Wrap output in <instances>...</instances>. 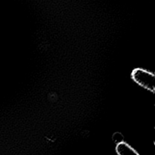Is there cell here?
Segmentation results:
<instances>
[{"mask_svg": "<svg viewBox=\"0 0 155 155\" xmlns=\"http://www.w3.org/2000/svg\"><path fill=\"white\" fill-rule=\"evenodd\" d=\"M124 136L122 135V133H120L119 132L114 133L112 136V139H113V142L117 144L124 142Z\"/></svg>", "mask_w": 155, "mask_h": 155, "instance_id": "3957f363", "label": "cell"}, {"mask_svg": "<svg viewBox=\"0 0 155 155\" xmlns=\"http://www.w3.org/2000/svg\"><path fill=\"white\" fill-rule=\"evenodd\" d=\"M131 76L136 84L150 91L154 92L155 75L153 73L143 68H137L133 71Z\"/></svg>", "mask_w": 155, "mask_h": 155, "instance_id": "6da1fadb", "label": "cell"}, {"mask_svg": "<svg viewBox=\"0 0 155 155\" xmlns=\"http://www.w3.org/2000/svg\"><path fill=\"white\" fill-rule=\"evenodd\" d=\"M116 151L118 155H139L134 148L124 142L117 144Z\"/></svg>", "mask_w": 155, "mask_h": 155, "instance_id": "7a4b0ae2", "label": "cell"}]
</instances>
